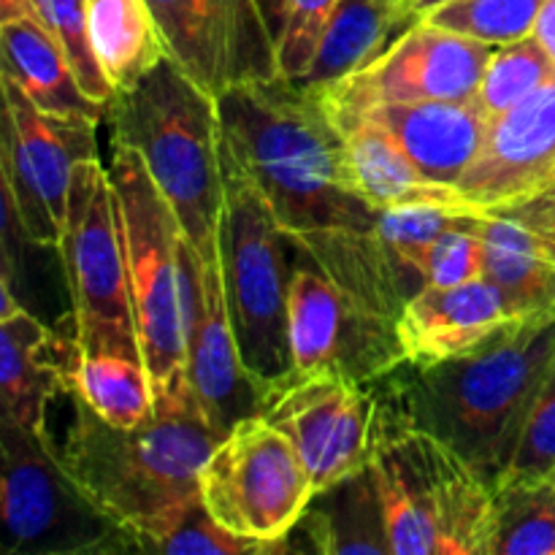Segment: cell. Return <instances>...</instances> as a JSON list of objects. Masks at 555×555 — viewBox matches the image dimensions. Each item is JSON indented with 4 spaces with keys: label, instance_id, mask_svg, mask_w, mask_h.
<instances>
[{
    "label": "cell",
    "instance_id": "20",
    "mask_svg": "<svg viewBox=\"0 0 555 555\" xmlns=\"http://www.w3.org/2000/svg\"><path fill=\"white\" fill-rule=\"evenodd\" d=\"M328 114H361L383 125L410 155L417 171L439 188L455 190L486 144L491 117L472 101L379 103L366 108H345Z\"/></svg>",
    "mask_w": 555,
    "mask_h": 555
},
{
    "label": "cell",
    "instance_id": "32",
    "mask_svg": "<svg viewBox=\"0 0 555 555\" xmlns=\"http://www.w3.org/2000/svg\"><path fill=\"white\" fill-rule=\"evenodd\" d=\"M33 3H36L38 20L57 38L65 57L74 65L81 90L98 106L106 108L117 90L106 79V74L98 65L95 52H92L90 25H87V0H33Z\"/></svg>",
    "mask_w": 555,
    "mask_h": 555
},
{
    "label": "cell",
    "instance_id": "21",
    "mask_svg": "<svg viewBox=\"0 0 555 555\" xmlns=\"http://www.w3.org/2000/svg\"><path fill=\"white\" fill-rule=\"evenodd\" d=\"M328 117L334 119L345 141L352 188L374 209L383 211L399 204H415V201L459 206L453 190L428 182L383 125L361 114H339V117L328 114Z\"/></svg>",
    "mask_w": 555,
    "mask_h": 555
},
{
    "label": "cell",
    "instance_id": "1",
    "mask_svg": "<svg viewBox=\"0 0 555 555\" xmlns=\"http://www.w3.org/2000/svg\"><path fill=\"white\" fill-rule=\"evenodd\" d=\"M222 141L258 184L282 231L352 301L399 320L417 287L379 238V211L356 193L339 128L318 92L285 76L217 98Z\"/></svg>",
    "mask_w": 555,
    "mask_h": 555
},
{
    "label": "cell",
    "instance_id": "30",
    "mask_svg": "<svg viewBox=\"0 0 555 555\" xmlns=\"http://www.w3.org/2000/svg\"><path fill=\"white\" fill-rule=\"evenodd\" d=\"M555 76V63L534 36L493 49L486 65L475 103L491 119L518 106L520 101L547 85Z\"/></svg>",
    "mask_w": 555,
    "mask_h": 555
},
{
    "label": "cell",
    "instance_id": "4",
    "mask_svg": "<svg viewBox=\"0 0 555 555\" xmlns=\"http://www.w3.org/2000/svg\"><path fill=\"white\" fill-rule=\"evenodd\" d=\"M112 146L135 150L171 204L184 238L201 255L220 249L225 204L222 125L217 98L163 57L106 106Z\"/></svg>",
    "mask_w": 555,
    "mask_h": 555
},
{
    "label": "cell",
    "instance_id": "8",
    "mask_svg": "<svg viewBox=\"0 0 555 555\" xmlns=\"http://www.w3.org/2000/svg\"><path fill=\"white\" fill-rule=\"evenodd\" d=\"M3 547L9 555H128L139 540L68 475L43 431L0 421Z\"/></svg>",
    "mask_w": 555,
    "mask_h": 555
},
{
    "label": "cell",
    "instance_id": "17",
    "mask_svg": "<svg viewBox=\"0 0 555 555\" xmlns=\"http://www.w3.org/2000/svg\"><path fill=\"white\" fill-rule=\"evenodd\" d=\"M555 179V76L526 101L491 119L486 144L455 184V204L499 211Z\"/></svg>",
    "mask_w": 555,
    "mask_h": 555
},
{
    "label": "cell",
    "instance_id": "41",
    "mask_svg": "<svg viewBox=\"0 0 555 555\" xmlns=\"http://www.w3.org/2000/svg\"><path fill=\"white\" fill-rule=\"evenodd\" d=\"M410 3H412V9H415V0H410Z\"/></svg>",
    "mask_w": 555,
    "mask_h": 555
},
{
    "label": "cell",
    "instance_id": "37",
    "mask_svg": "<svg viewBox=\"0 0 555 555\" xmlns=\"http://www.w3.org/2000/svg\"><path fill=\"white\" fill-rule=\"evenodd\" d=\"M488 215H504L509 220L520 222L529 228L555 258V179L551 184L540 190V193L529 195V198L518 201V204L507 206V209L488 211Z\"/></svg>",
    "mask_w": 555,
    "mask_h": 555
},
{
    "label": "cell",
    "instance_id": "27",
    "mask_svg": "<svg viewBox=\"0 0 555 555\" xmlns=\"http://www.w3.org/2000/svg\"><path fill=\"white\" fill-rule=\"evenodd\" d=\"M92 52L114 90L135 85L166 54L146 0H87Z\"/></svg>",
    "mask_w": 555,
    "mask_h": 555
},
{
    "label": "cell",
    "instance_id": "29",
    "mask_svg": "<svg viewBox=\"0 0 555 555\" xmlns=\"http://www.w3.org/2000/svg\"><path fill=\"white\" fill-rule=\"evenodd\" d=\"M466 215H469V209L434 204V201H415V204H399L379 211V238H383L393 263L401 269V274L417 291L426 287L423 271H426L431 247L442 238V233L459 225Z\"/></svg>",
    "mask_w": 555,
    "mask_h": 555
},
{
    "label": "cell",
    "instance_id": "31",
    "mask_svg": "<svg viewBox=\"0 0 555 555\" xmlns=\"http://www.w3.org/2000/svg\"><path fill=\"white\" fill-rule=\"evenodd\" d=\"M545 0H444L423 14L431 25L472 38V41L504 47L534 36Z\"/></svg>",
    "mask_w": 555,
    "mask_h": 555
},
{
    "label": "cell",
    "instance_id": "38",
    "mask_svg": "<svg viewBox=\"0 0 555 555\" xmlns=\"http://www.w3.org/2000/svg\"><path fill=\"white\" fill-rule=\"evenodd\" d=\"M534 38L542 43V49L551 54L555 63V0H545L542 3L540 20H537L534 27Z\"/></svg>",
    "mask_w": 555,
    "mask_h": 555
},
{
    "label": "cell",
    "instance_id": "6",
    "mask_svg": "<svg viewBox=\"0 0 555 555\" xmlns=\"http://www.w3.org/2000/svg\"><path fill=\"white\" fill-rule=\"evenodd\" d=\"M225 204L220 263L228 309L244 363L263 388L293 372L287 291L298 247L282 231L269 201L222 141Z\"/></svg>",
    "mask_w": 555,
    "mask_h": 555
},
{
    "label": "cell",
    "instance_id": "19",
    "mask_svg": "<svg viewBox=\"0 0 555 555\" xmlns=\"http://www.w3.org/2000/svg\"><path fill=\"white\" fill-rule=\"evenodd\" d=\"M79 334L74 312L65 328H49L20 307L0 318V404L3 421L47 431V412L70 388Z\"/></svg>",
    "mask_w": 555,
    "mask_h": 555
},
{
    "label": "cell",
    "instance_id": "2",
    "mask_svg": "<svg viewBox=\"0 0 555 555\" xmlns=\"http://www.w3.org/2000/svg\"><path fill=\"white\" fill-rule=\"evenodd\" d=\"M553 361L555 312L520 320L450 361L401 363L372 385L379 415L448 442L496 491Z\"/></svg>",
    "mask_w": 555,
    "mask_h": 555
},
{
    "label": "cell",
    "instance_id": "10",
    "mask_svg": "<svg viewBox=\"0 0 555 555\" xmlns=\"http://www.w3.org/2000/svg\"><path fill=\"white\" fill-rule=\"evenodd\" d=\"M293 372L372 385L406 363L396 320L352 301L309 255L298 249L287 291Z\"/></svg>",
    "mask_w": 555,
    "mask_h": 555
},
{
    "label": "cell",
    "instance_id": "24",
    "mask_svg": "<svg viewBox=\"0 0 555 555\" xmlns=\"http://www.w3.org/2000/svg\"><path fill=\"white\" fill-rule=\"evenodd\" d=\"M417 20L410 0H341L301 85L320 87L356 74Z\"/></svg>",
    "mask_w": 555,
    "mask_h": 555
},
{
    "label": "cell",
    "instance_id": "42",
    "mask_svg": "<svg viewBox=\"0 0 555 555\" xmlns=\"http://www.w3.org/2000/svg\"><path fill=\"white\" fill-rule=\"evenodd\" d=\"M551 477H553V480H555V472H553V475H551Z\"/></svg>",
    "mask_w": 555,
    "mask_h": 555
},
{
    "label": "cell",
    "instance_id": "18",
    "mask_svg": "<svg viewBox=\"0 0 555 555\" xmlns=\"http://www.w3.org/2000/svg\"><path fill=\"white\" fill-rule=\"evenodd\" d=\"M520 323L504 293L491 280L459 287L417 291L396 320L406 363L431 366L477 350L493 336Z\"/></svg>",
    "mask_w": 555,
    "mask_h": 555
},
{
    "label": "cell",
    "instance_id": "28",
    "mask_svg": "<svg viewBox=\"0 0 555 555\" xmlns=\"http://www.w3.org/2000/svg\"><path fill=\"white\" fill-rule=\"evenodd\" d=\"M491 555H555V480L507 482L496 488Z\"/></svg>",
    "mask_w": 555,
    "mask_h": 555
},
{
    "label": "cell",
    "instance_id": "35",
    "mask_svg": "<svg viewBox=\"0 0 555 555\" xmlns=\"http://www.w3.org/2000/svg\"><path fill=\"white\" fill-rule=\"evenodd\" d=\"M482 276H486V244L477 231V211H469L459 225L442 233V238L434 244L423 280L431 287H459Z\"/></svg>",
    "mask_w": 555,
    "mask_h": 555
},
{
    "label": "cell",
    "instance_id": "14",
    "mask_svg": "<svg viewBox=\"0 0 555 555\" xmlns=\"http://www.w3.org/2000/svg\"><path fill=\"white\" fill-rule=\"evenodd\" d=\"M57 253L76 331H135L117 193L98 157L74 168Z\"/></svg>",
    "mask_w": 555,
    "mask_h": 555
},
{
    "label": "cell",
    "instance_id": "39",
    "mask_svg": "<svg viewBox=\"0 0 555 555\" xmlns=\"http://www.w3.org/2000/svg\"><path fill=\"white\" fill-rule=\"evenodd\" d=\"M9 20H38L33 0H0V22Z\"/></svg>",
    "mask_w": 555,
    "mask_h": 555
},
{
    "label": "cell",
    "instance_id": "5",
    "mask_svg": "<svg viewBox=\"0 0 555 555\" xmlns=\"http://www.w3.org/2000/svg\"><path fill=\"white\" fill-rule=\"evenodd\" d=\"M372 469L390 555H491L496 491L448 442L377 415Z\"/></svg>",
    "mask_w": 555,
    "mask_h": 555
},
{
    "label": "cell",
    "instance_id": "26",
    "mask_svg": "<svg viewBox=\"0 0 555 555\" xmlns=\"http://www.w3.org/2000/svg\"><path fill=\"white\" fill-rule=\"evenodd\" d=\"M491 280L520 320L555 312V258L526 225L504 215L477 211Z\"/></svg>",
    "mask_w": 555,
    "mask_h": 555
},
{
    "label": "cell",
    "instance_id": "34",
    "mask_svg": "<svg viewBox=\"0 0 555 555\" xmlns=\"http://www.w3.org/2000/svg\"><path fill=\"white\" fill-rule=\"evenodd\" d=\"M152 553L168 555H247V553H280L274 545L247 540L228 531L215 515L206 509L204 499L188 509L160 540L152 545Z\"/></svg>",
    "mask_w": 555,
    "mask_h": 555
},
{
    "label": "cell",
    "instance_id": "22",
    "mask_svg": "<svg viewBox=\"0 0 555 555\" xmlns=\"http://www.w3.org/2000/svg\"><path fill=\"white\" fill-rule=\"evenodd\" d=\"M293 531L304 534L301 551L390 555L383 499L372 464L314 493Z\"/></svg>",
    "mask_w": 555,
    "mask_h": 555
},
{
    "label": "cell",
    "instance_id": "16",
    "mask_svg": "<svg viewBox=\"0 0 555 555\" xmlns=\"http://www.w3.org/2000/svg\"><path fill=\"white\" fill-rule=\"evenodd\" d=\"M166 54L209 95L280 76L276 38L260 0H146Z\"/></svg>",
    "mask_w": 555,
    "mask_h": 555
},
{
    "label": "cell",
    "instance_id": "9",
    "mask_svg": "<svg viewBox=\"0 0 555 555\" xmlns=\"http://www.w3.org/2000/svg\"><path fill=\"white\" fill-rule=\"evenodd\" d=\"M314 496L312 477L291 439L263 415L238 421L201 472V499L228 531L285 553Z\"/></svg>",
    "mask_w": 555,
    "mask_h": 555
},
{
    "label": "cell",
    "instance_id": "23",
    "mask_svg": "<svg viewBox=\"0 0 555 555\" xmlns=\"http://www.w3.org/2000/svg\"><path fill=\"white\" fill-rule=\"evenodd\" d=\"M0 41L3 74L14 79L38 108L60 117L106 119V108L81 90L74 65L41 20L0 22Z\"/></svg>",
    "mask_w": 555,
    "mask_h": 555
},
{
    "label": "cell",
    "instance_id": "25",
    "mask_svg": "<svg viewBox=\"0 0 555 555\" xmlns=\"http://www.w3.org/2000/svg\"><path fill=\"white\" fill-rule=\"evenodd\" d=\"M70 388L119 428L139 426L155 412V385L139 341H79Z\"/></svg>",
    "mask_w": 555,
    "mask_h": 555
},
{
    "label": "cell",
    "instance_id": "15",
    "mask_svg": "<svg viewBox=\"0 0 555 555\" xmlns=\"http://www.w3.org/2000/svg\"><path fill=\"white\" fill-rule=\"evenodd\" d=\"M493 49L421 16L361 70L312 90L334 112L379 103L472 101Z\"/></svg>",
    "mask_w": 555,
    "mask_h": 555
},
{
    "label": "cell",
    "instance_id": "36",
    "mask_svg": "<svg viewBox=\"0 0 555 555\" xmlns=\"http://www.w3.org/2000/svg\"><path fill=\"white\" fill-rule=\"evenodd\" d=\"M555 472V361L547 372L545 385L537 396L531 415L526 421L524 437H520L518 453L504 475L502 486L507 482L542 480Z\"/></svg>",
    "mask_w": 555,
    "mask_h": 555
},
{
    "label": "cell",
    "instance_id": "40",
    "mask_svg": "<svg viewBox=\"0 0 555 555\" xmlns=\"http://www.w3.org/2000/svg\"><path fill=\"white\" fill-rule=\"evenodd\" d=\"M439 3H444V0H415L417 16H423L428 9H434V5H439Z\"/></svg>",
    "mask_w": 555,
    "mask_h": 555
},
{
    "label": "cell",
    "instance_id": "12",
    "mask_svg": "<svg viewBox=\"0 0 555 555\" xmlns=\"http://www.w3.org/2000/svg\"><path fill=\"white\" fill-rule=\"evenodd\" d=\"M260 415L298 450L314 493L372 464L379 415L374 385L291 372L266 388Z\"/></svg>",
    "mask_w": 555,
    "mask_h": 555
},
{
    "label": "cell",
    "instance_id": "3",
    "mask_svg": "<svg viewBox=\"0 0 555 555\" xmlns=\"http://www.w3.org/2000/svg\"><path fill=\"white\" fill-rule=\"evenodd\" d=\"M70 423L49 448L68 475L139 540L141 553L201 502V472L222 434L201 412L188 377L155 393V412L130 428L112 426L68 388ZM47 434V431H43Z\"/></svg>",
    "mask_w": 555,
    "mask_h": 555
},
{
    "label": "cell",
    "instance_id": "7",
    "mask_svg": "<svg viewBox=\"0 0 555 555\" xmlns=\"http://www.w3.org/2000/svg\"><path fill=\"white\" fill-rule=\"evenodd\" d=\"M112 150L108 177L122 222L135 336L155 393H160L188 377L179 280V247L184 233L139 152L128 146Z\"/></svg>",
    "mask_w": 555,
    "mask_h": 555
},
{
    "label": "cell",
    "instance_id": "33",
    "mask_svg": "<svg viewBox=\"0 0 555 555\" xmlns=\"http://www.w3.org/2000/svg\"><path fill=\"white\" fill-rule=\"evenodd\" d=\"M341 0H280V25L274 27L280 76L301 81L312 68L328 20Z\"/></svg>",
    "mask_w": 555,
    "mask_h": 555
},
{
    "label": "cell",
    "instance_id": "13",
    "mask_svg": "<svg viewBox=\"0 0 555 555\" xmlns=\"http://www.w3.org/2000/svg\"><path fill=\"white\" fill-rule=\"evenodd\" d=\"M184 325V374L211 428L225 437L238 421L260 415L266 388L238 350L222 282L220 249L201 255L188 238L179 247Z\"/></svg>",
    "mask_w": 555,
    "mask_h": 555
},
{
    "label": "cell",
    "instance_id": "11",
    "mask_svg": "<svg viewBox=\"0 0 555 555\" xmlns=\"http://www.w3.org/2000/svg\"><path fill=\"white\" fill-rule=\"evenodd\" d=\"M3 101V195L14 204L27 238L57 249L74 168L98 157V119L43 112L5 74Z\"/></svg>",
    "mask_w": 555,
    "mask_h": 555
}]
</instances>
